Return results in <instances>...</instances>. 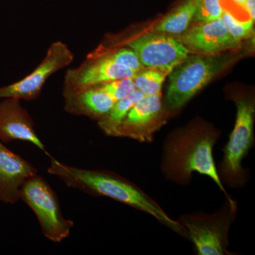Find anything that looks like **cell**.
Returning <instances> with one entry per match:
<instances>
[{"label":"cell","instance_id":"1","mask_svg":"<svg viewBox=\"0 0 255 255\" xmlns=\"http://www.w3.org/2000/svg\"><path fill=\"white\" fill-rule=\"evenodd\" d=\"M48 172L63 181L68 187L95 196H105L147 213L161 224L182 237L188 238L185 228L171 219L150 196L135 184L107 170L78 168L60 162L50 156Z\"/></svg>","mask_w":255,"mask_h":255},{"label":"cell","instance_id":"2","mask_svg":"<svg viewBox=\"0 0 255 255\" xmlns=\"http://www.w3.org/2000/svg\"><path fill=\"white\" fill-rule=\"evenodd\" d=\"M219 132L207 126H194L171 134L164 142L161 170L167 180L190 184L194 172L206 176L230 199L215 163L214 147Z\"/></svg>","mask_w":255,"mask_h":255},{"label":"cell","instance_id":"3","mask_svg":"<svg viewBox=\"0 0 255 255\" xmlns=\"http://www.w3.org/2000/svg\"><path fill=\"white\" fill-rule=\"evenodd\" d=\"M236 59V56L223 53L188 55L168 75L169 84L164 103L165 110L169 113L180 110Z\"/></svg>","mask_w":255,"mask_h":255},{"label":"cell","instance_id":"4","mask_svg":"<svg viewBox=\"0 0 255 255\" xmlns=\"http://www.w3.org/2000/svg\"><path fill=\"white\" fill-rule=\"evenodd\" d=\"M235 103L237 108L236 123L223 149V159L217 169L223 185L241 188L248 179V173L242 163L254 146L255 107L251 97H236Z\"/></svg>","mask_w":255,"mask_h":255},{"label":"cell","instance_id":"5","mask_svg":"<svg viewBox=\"0 0 255 255\" xmlns=\"http://www.w3.org/2000/svg\"><path fill=\"white\" fill-rule=\"evenodd\" d=\"M237 201L226 198L216 212L183 215L179 222L185 228L188 240L192 242L199 255H230L229 231L237 214Z\"/></svg>","mask_w":255,"mask_h":255},{"label":"cell","instance_id":"6","mask_svg":"<svg viewBox=\"0 0 255 255\" xmlns=\"http://www.w3.org/2000/svg\"><path fill=\"white\" fill-rule=\"evenodd\" d=\"M20 200L26 203L36 215L47 239L60 243L70 236L75 223L64 217L58 196L41 176L36 174L23 184Z\"/></svg>","mask_w":255,"mask_h":255},{"label":"cell","instance_id":"7","mask_svg":"<svg viewBox=\"0 0 255 255\" xmlns=\"http://www.w3.org/2000/svg\"><path fill=\"white\" fill-rule=\"evenodd\" d=\"M74 55L66 43L53 42L39 65L31 73L11 85L0 87V100L14 98L34 101L41 95L48 79L73 61Z\"/></svg>","mask_w":255,"mask_h":255},{"label":"cell","instance_id":"8","mask_svg":"<svg viewBox=\"0 0 255 255\" xmlns=\"http://www.w3.org/2000/svg\"><path fill=\"white\" fill-rule=\"evenodd\" d=\"M117 46L133 50L145 68L172 70L190 53L175 37L155 31L117 42Z\"/></svg>","mask_w":255,"mask_h":255},{"label":"cell","instance_id":"9","mask_svg":"<svg viewBox=\"0 0 255 255\" xmlns=\"http://www.w3.org/2000/svg\"><path fill=\"white\" fill-rule=\"evenodd\" d=\"M137 72L105 57L87 55L79 66L67 71L64 78L63 97L87 89L124 78H133Z\"/></svg>","mask_w":255,"mask_h":255},{"label":"cell","instance_id":"10","mask_svg":"<svg viewBox=\"0 0 255 255\" xmlns=\"http://www.w3.org/2000/svg\"><path fill=\"white\" fill-rule=\"evenodd\" d=\"M169 112L164 108L162 93L145 96L128 112L114 137H128L140 142H150L162 127Z\"/></svg>","mask_w":255,"mask_h":255},{"label":"cell","instance_id":"11","mask_svg":"<svg viewBox=\"0 0 255 255\" xmlns=\"http://www.w3.org/2000/svg\"><path fill=\"white\" fill-rule=\"evenodd\" d=\"M175 38L189 51L201 55L219 54L241 46V41L230 34L222 18L209 22L196 23Z\"/></svg>","mask_w":255,"mask_h":255},{"label":"cell","instance_id":"12","mask_svg":"<svg viewBox=\"0 0 255 255\" xmlns=\"http://www.w3.org/2000/svg\"><path fill=\"white\" fill-rule=\"evenodd\" d=\"M21 140L31 142L48 156L44 144L37 135L34 122L21 100L3 99L0 102V141Z\"/></svg>","mask_w":255,"mask_h":255},{"label":"cell","instance_id":"13","mask_svg":"<svg viewBox=\"0 0 255 255\" xmlns=\"http://www.w3.org/2000/svg\"><path fill=\"white\" fill-rule=\"evenodd\" d=\"M36 174L38 171L31 163L0 141V201L17 202L23 184Z\"/></svg>","mask_w":255,"mask_h":255},{"label":"cell","instance_id":"14","mask_svg":"<svg viewBox=\"0 0 255 255\" xmlns=\"http://www.w3.org/2000/svg\"><path fill=\"white\" fill-rule=\"evenodd\" d=\"M63 99L65 112L97 121L108 113L116 102L100 86L90 87Z\"/></svg>","mask_w":255,"mask_h":255},{"label":"cell","instance_id":"15","mask_svg":"<svg viewBox=\"0 0 255 255\" xmlns=\"http://www.w3.org/2000/svg\"><path fill=\"white\" fill-rule=\"evenodd\" d=\"M198 0H186L173 12L167 15L155 26L154 31L173 36L187 31L194 19Z\"/></svg>","mask_w":255,"mask_h":255},{"label":"cell","instance_id":"16","mask_svg":"<svg viewBox=\"0 0 255 255\" xmlns=\"http://www.w3.org/2000/svg\"><path fill=\"white\" fill-rule=\"evenodd\" d=\"M143 96L141 92L136 90L127 98L117 101L110 112L97 121L101 130L106 135L114 137L116 130L122 124L128 112Z\"/></svg>","mask_w":255,"mask_h":255},{"label":"cell","instance_id":"17","mask_svg":"<svg viewBox=\"0 0 255 255\" xmlns=\"http://www.w3.org/2000/svg\"><path fill=\"white\" fill-rule=\"evenodd\" d=\"M171 70L163 68H147L137 72L133 82L137 90L145 96L157 95L162 91L166 77Z\"/></svg>","mask_w":255,"mask_h":255},{"label":"cell","instance_id":"18","mask_svg":"<svg viewBox=\"0 0 255 255\" xmlns=\"http://www.w3.org/2000/svg\"><path fill=\"white\" fill-rule=\"evenodd\" d=\"M90 55L105 57L115 63L132 69L135 72L145 68L140 63L136 53L126 46H118L117 48L99 47L95 51L90 53Z\"/></svg>","mask_w":255,"mask_h":255},{"label":"cell","instance_id":"19","mask_svg":"<svg viewBox=\"0 0 255 255\" xmlns=\"http://www.w3.org/2000/svg\"><path fill=\"white\" fill-rule=\"evenodd\" d=\"M222 19L227 27L228 32L233 38L241 41L245 38H249L254 31V21L253 20L240 21L229 11L224 10Z\"/></svg>","mask_w":255,"mask_h":255},{"label":"cell","instance_id":"20","mask_svg":"<svg viewBox=\"0 0 255 255\" xmlns=\"http://www.w3.org/2000/svg\"><path fill=\"white\" fill-rule=\"evenodd\" d=\"M224 12L221 0H198L197 8L193 21L209 22L222 17Z\"/></svg>","mask_w":255,"mask_h":255},{"label":"cell","instance_id":"21","mask_svg":"<svg viewBox=\"0 0 255 255\" xmlns=\"http://www.w3.org/2000/svg\"><path fill=\"white\" fill-rule=\"evenodd\" d=\"M99 86L109 94L115 102L127 98L137 90L132 78L119 79Z\"/></svg>","mask_w":255,"mask_h":255},{"label":"cell","instance_id":"22","mask_svg":"<svg viewBox=\"0 0 255 255\" xmlns=\"http://www.w3.org/2000/svg\"><path fill=\"white\" fill-rule=\"evenodd\" d=\"M255 0H247L246 4L243 6V8L248 11L250 18L254 22L255 20Z\"/></svg>","mask_w":255,"mask_h":255},{"label":"cell","instance_id":"23","mask_svg":"<svg viewBox=\"0 0 255 255\" xmlns=\"http://www.w3.org/2000/svg\"><path fill=\"white\" fill-rule=\"evenodd\" d=\"M233 1H234V2H236V4H238L243 7L245 4H246L247 0H233Z\"/></svg>","mask_w":255,"mask_h":255}]
</instances>
